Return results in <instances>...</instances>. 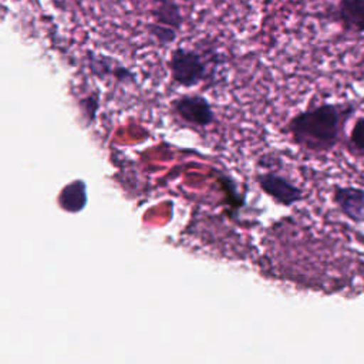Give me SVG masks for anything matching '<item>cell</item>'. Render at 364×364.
<instances>
[{
  "instance_id": "3957f363",
  "label": "cell",
  "mask_w": 364,
  "mask_h": 364,
  "mask_svg": "<svg viewBox=\"0 0 364 364\" xmlns=\"http://www.w3.org/2000/svg\"><path fill=\"white\" fill-rule=\"evenodd\" d=\"M172 114L183 124L206 128L215 122V112L206 97L200 94H182L171 102Z\"/></svg>"
},
{
  "instance_id": "277c9868",
  "label": "cell",
  "mask_w": 364,
  "mask_h": 364,
  "mask_svg": "<svg viewBox=\"0 0 364 364\" xmlns=\"http://www.w3.org/2000/svg\"><path fill=\"white\" fill-rule=\"evenodd\" d=\"M255 181L267 196L283 206H291L303 200V191L290 179L274 171L259 172L256 173Z\"/></svg>"
},
{
  "instance_id": "8fae6325",
  "label": "cell",
  "mask_w": 364,
  "mask_h": 364,
  "mask_svg": "<svg viewBox=\"0 0 364 364\" xmlns=\"http://www.w3.org/2000/svg\"><path fill=\"white\" fill-rule=\"evenodd\" d=\"M348 146L354 155L364 156V117H358L350 131Z\"/></svg>"
},
{
  "instance_id": "9c48e42d",
  "label": "cell",
  "mask_w": 364,
  "mask_h": 364,
  "mask_svg": "<svg viewBox=\"0 0 364 364\" xmlns=\"http://www.w3.org/2000/svg\"><path fill=\"white\" fill-rule=\"evenodd\" d=\"M60 205L70 210V212H78L82 209L87 203V185L81 179H75L65 185L58 196Z\"/></svg>"
},
{
  "instance_id": "7c38bea8",
  "label": "cell",
  "mask_w": 364,
  "mask_h": 364,
  "mask_svg": "<svg viewBox=\"0 0 364 364\" xmlns=\"http://www.w3.org/2000/svg\"><path fill=\"white\" fill-rule=\"evenodd\" d=\"M80 105H81V111L84 114V118L88 121V124H91L95 119V115H97L98 108H100L98 92L88 94V95H85V98H81Z\"/></svg>"
},
{
  "instance_id": "8992f818",
  "label": "cell",
  "mask_w": 364,
  "mask_h": 364,
  "mask_svg": "<svg viewBox=\"0 0 364 364\" xmlns=\"http://www.w3.org/2000/svg\"><path fill=\"white\" fill-rule=\"evenodd\" d=\"M87 57H88L90 70L95 77H100V78L112 77L117 82H124V84H134L136 81L134 71H131L128 67L119 64L111 57L95 54L92 51H88Z\"/></svg>"
},
{
  "instance_id": "30bf717a",
  "label": "cell",
  "mask_w": 364,
  "mask_h": 364,
  "mask_svg": "<svg viewBox=\"0 0 364 364\" xmlns=\"http://www.w3.org/2000/svg\"><path fill=\"white\" fill-rule=\"evenodd\" d=\"M146 31L161 47H166L171 43H173L179 34L178 30H173L171 27L154 23V21L146 24Z\"/></svg>"
},
{
  "instance_id": "7a4b0ae2",
  "label": "cell",
  "mask_w": 364,
  "mask_h": 364,
  "mask_svg": "<svg viewBox=\"0 0 364 364\" xmlns=\"http://www.w3.org/2000/svg\"><path fill=\"white\" fill-rule=\"evenodd\" d=\"M208 60L195 48L176 47L168 60V70L173 84L192 88L208 77Z\"/></svg>"
},
{
  "instance_id": "52a82bcc",
  "label": "cell",
  "mask_w": 364,
  "mask_h": 364,
  "mask_svg": "<svg viewBox=\"0 0 364 364\" xmlns=\"http://www.w3.org/2000/svg\"><path fill=\"white\" fill-rule=\"evenodd\" d=\"M336 16L343 30L354 34L364 33V0H338Z\"/></svg>"
},
{
  "instance_id": "6da1fadb",
  "label": "cell",
  "mask_w": 364,
  "mask_h": 364,
  "mask_svg": "<svg viewBox=\"0 0 364 364\" xmlns=\"http://www.w3.org/2000/svg\"><path fill=\"white\" fill-rule=\"evenodd\" d=\"M355 104L323 102L293 115L286 131L294 145L314 154L330 152L340 142L346 122L354 115Z\"/></svg>"
},
{
  "instance_id": "ba28073f",
  "label": "cell",
  "mask_w": 364,
  "mask_h": 364,
  "mask_svg": "<svg viewBox=\"0 0 364 364\" xmlns=\"http://www.w3.org/2000/svg\"><path fill=\"white\" fill-rule=\"evenodd\" d=\"M154 7L151 9L152 21L171 27L173 30H181L183 23V16L181 11V6L175 0H162L158 3H152Z\"/></svg>"
},
{
  "instance_id": "5b68a950",
  "label": "cell",
  "mask_w": 364,
  "mask_h": 364,
  "mask_svg": "<svg viewBox=\"0 0 364 364\" xmlns=\"http://www.w3.org/2000/svg\"><path fill=\"white\" fill-rule=\"evenodd\" d=\"M333 202L354 223H364V189L351 185H334Z\"/></svg>"
}]
</instances>
